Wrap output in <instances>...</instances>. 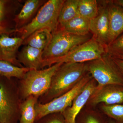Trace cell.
Returning <instances> with one entry per match:
<instances>
[{"mask_svg": "<svg viewBox=\"0 0 123 123\" xmlns=\"http://www.w3.org/2000/svg\"><path fill=\"white\" fill-rule=\"evenodd\" d=\"M35 123H65L63 115L57 116L55 114H51L44 117Z\"/></svg>", "mask_w": 123, "mask_h": 123, "instance_id": "25", "label": "cell"}, {"mask_svg": "<svg viewBox=\"0 0 123 123\" xmlns=\"http://www.w3.org/2000/svg\"><path fill=\"white\" fill-rule=\"evenodd\" d=\"M102 108L106 115L114 120L117 123H123V104H104Z\"/></svg>", "mask_w": 123, "mask_h": 123, "instance_id": "22", "label": "cell"}, {"mask_svg": "<svg viewBox=\"0 0 123 123\" xmlns=\"http://www.w3.org/2000/svg\"><path fill=\"white\" fill-rule=\"evenodd\" d=\"M94 80L92 79L86 84L81 92L75 97L71 106L63 113L65 123H76L78 115L96 89Z\"/></svg>", "mask_w": 123, "mask_h": 123, "instance_id": "10", "label": "cell"}, {"mask_svg": "<svg viewBox=\"0 0 123 123\" xmlns=\"http://www.w3.org/2000/svg\"><path fill=\"white\" fill-rule=\"evenodd\" d=\"M17 108L13 95L5 84L0 82V123H13Z\"/></svg>", "mask_w": 123, "mask_h": 123, "instance_id": "11", "label": "cell"}, {"mask_svg": "<svg viewBox=\"0 0 123 123\" xmlns=\"http://www.w3.org/2000/svg\"></svg>", "mask_w": 123, "mask_h": 123, "instance_id": "31", "label": "cell"}, {"mask_svg": "<svg viewBox=\"0 0 123 123\" xmlns=\"http://www.w3.org/2000/svg\"><path fill=\"white\" fill-rule=\"evenodd\" d=\"M43 51L29 46H25L20 51L18 60L25 68L31 70H40L43 68Z\"/></svg>", "mask_w": 123, "mask_h": 123, "instance_id": "14", "label": "cell"}, {"mask_svg": "<svg viewBox=\"0 0 123 123\" xmlns=\"http://www.w3.org/2000/svg\"><path fill=\"white\" fill-rule=\"evenodd\" d=\"M113 57L115 62L118 67L123 76V61L117 58Z\"/></svg>", "mask_w": 123, "mask_h": 123, "instance_id": "27", "label": "cell"}, {"mask_svg": "<svg viewBox=\"0 0 123 123\" xmlns=\"http://www.w3.org/2000/svg\"><path fill=\"white\" fill-rule=\"evenodd\" d=\"M52 33L47 29L36 31L23 40L22 44L43 51L51 39Z\"/></svg>", "mask_w": 123, "mask_h": 123, "instance_id": "16", "label": "cell"}, {"mask_svg": "<svg viewBox=\"0 0 123 123\" xmlns=\"http://www.w3.org/2000/svg\"><path fill=\"white\" fill-rule=\"evenodd\" d=\"M65 0H49L39 10L34 18L25 26L15 30L23 40L36 31L47 29L51 33L59 28L60 11Z\"/></svg>", "mask_w": 123, "mask_h": 123, "instance_id": "2", "label": "cell"}, {"mask_svg": "<svg viewBox=\"0 0 123 123\" xmlns=\"http://www.w3.org/2000/svg\"><path fill=\"white\" fill-rule=\"evenodd\" d=\"M89 100L94 105L102 103L108 105L120 104L123 103V86L108 85L98 88L97 86Z\"/></svg>", "mask_w": 123, "mask_h": 123, "instance_id": "9", "label": "cell"}, {"mask_svg": "<svg viewBox=\"0 0 123 123\" xmlns=\"http://www.w3.org/2000/svg\"></svg>", "mask_w": 123, "mask_h": 123, "instance_id": "32", "label": "cell"}, {"mask_svg": "<svg viewBox=\"0 0 123 123\" xmlns=\"http://www.w3.org/2000/svg\"><path fill=\"white\" fill-rule=\"evenodd\" d=\"M113 1L116 4L123 7V0H117Z\"/></svg>", "mask_w": 123, "mask_h": 123, "instance_id": "28", "label": "cell"}, {"mask_svg": "<svg viewBox=\"0 0 123 123\" xmlns=\"http://www.w3.org/2000/svg\"><path fill=\"white\" fill-rule=\"evenodd\" d=\"M52 35L50 42L43 51V60L61 57L76 46L91 38L89 34L76 35L68 33L60 28L52 33Z\"/></svg>", "mask_w": 123, "mask_h": 123, "instance_id": "7", "label": "cell"}, {"mask_svg": "<svg viewBox=\"0 0 123 123\" xmlns=\"http://www.w3.org/2000/svg\"><path fill=\"white\" fill-rule=\"evenodd\" d=\"M44 1L40 0H27L19 13L15 16L14 21L16 30L27 25L38 9L43 4Z\"/></svg>", "mask_w": 123, "mask_h": 123, "instance_id": "15", "label": "cell"}, {"mask_svg": "<svg viewBox=\"0 0 123 123\" xmlns=\"http://www.w3.org/2000/svg\"><path fill=\"white\" fill-rule=\"evenodd\" d=\"M63 63H57L48 68L40 70H30L21 79L20 91L25 99L31 95L39 97L48 92L52 77Z\"/></svg>", "mask_w": 123, "mask_h": 123, "instance_id": "3", "label": "cell"}, {"mask_svg": "<svg viewBox=\"0 0 123 123\" xmlns=\"http://www.w3.org/2000/svg\"><path fill=\"white\" fill-rule=\"evenodd\" d=\"M112 57H115V58H117L123 61V55H117L113 56Z\"/></svg>", "mask_w": 123, "mask_h": 123, "instance_id": "29", "label": "cell"}, {"mask_svg": "<svg viewBox=\"0 0 123 123\" xmlns=\"http://www.w3.org/2000/svg\"><path fill=\"white\" fill-rule=\"evenodd\" d=\"M78 12L79 16L91 20L98 14V5L96 0H78Z\"/></svg>", "mask_w": 123, "mask_h": 123, "instance_id": "20", "label": "cell"}, {"mask_svg": "<svg viewBox=\"0 0 123 123\" xmlns=\"http://www.w3.org/2000/svg\"><path fill=\"white\" fill-rule=\"evenodd\" d=\"M90 20L78 15L59 28L73 34L87 35L90 32Z\"/></svg>", "mask_w": 123, "mask_h": 123, "instance_id": "18", "label": "cell"}, {"mask_svg": "<svg viewBox=\"0 0 123 123\" xmlns=\"http://www.w3.org/2000/svg\"><path fill=\"white\" fill-rule=\"evenodd\" d=\"M31 69L18 67L8 62L0 60V75L8 79L15 77L21 79Z\"/></svg>", "mask_w": 123, "mask_h": 123, "instance_id": "21", "label": "cell"}, {"mask_svg": "<svg viewBox=\"0 0 123 123\" xmlns=\"http://www.w3.org/2000/svg\"><path fill=\"white\" fill-rule=\"evenodd\" d=\"M23 42L20 37H12L8 34L0 35V60L22 68L17 58V54Z\"/></svg>", "mask_w": 123, "mask_h": 123, "instance_id": "12", "label": "cell"}, {"mask_svg": "<svg viewBox=\"0 0 123 123\" xmlns=\"http://www.w3.org/2000/svg\"><path fill=\"white\" fill-rule=\"evenodd\" d=\"M109 1H103L98 6V14L94 18L90 20V31L92 37L106 47L109 44Z\"/></svg>", "mask_w": 123, "mask_h": 123, "instance_id": "8", "label": "cell"}, {"mask_svg": "<svg viewBox=\"0 0 123 123\" xmlns=\"http://www.w3.org/2000/svg\"><path fill=\"white\" fill-rule=\"evenodd\" d=\"M86 71L98 83L97 87L108 85L123 86V76L113 57L106 53L99 59L86 63Z\"/></svg>", "mask_w": 123, "mask_h": 123, "instance_id": "4", "label": "cell"}, {"mask_svg": "<svg viewBox=\"0 0 123 123\" xmlns=\"http://www.w3.org/2000/svg\"><path fill=\"white\" fill-rule=\"evenodd\" d=\"M108 9L110 24L109 45L123 32V7L116 4L113 1H109Z\"/></svg>", "mask_w": 123, "mask_h": 123, "instance_id": "13", "label": "cell"}, {"mask_svg": "<svg viewBox=\"0 0 123 123\" xmlns=\"http://www.w3.org/2000/svg\"><path fill=\"white\" fill-rule=\"evenodd\" d=\"M7 1L4 0H0V35L3 34H8L13 32L7 30L4 25V23L6 6Z\"/></svg>", "mask_w": 123, "mask_h": 123, "instance_id": "24", "label": "cell"}, {"mask_svg": "<svg viewBox=\"0 0 123 123\" xmlns=\"http://www.w3.org/2000/svg\"><path fill=\"white\" fill-rule=\"evenodd\" d=\"M81 123H103L97 117L92 115L88 116L81 122Z\"/></svg>", "mask_w": 123, "mask_h": 123, "instance_id": "26", "label": "cell"}, {"mask_svg": "<svg viewBox=\"0 0 123 123\" xmlns=\"http://www.w3.org/2000/svg\"><path fill=\"white\" fill-rule=\"evenodd\" d=\"M78 0H65L62 5L59 18V27H61L67 22L78 15Z\"/></svg>", "mask_w": 123, "mask_h": 123, "instance_id": "19", "label": "cell"}, {"mask_svg": "<svg viewBox=\"0 0 123 123\" xmlns=\"http://www.w3.org/2000/svg\"><path fill=\"white\" fill-rule=\"evenodd\" d=\"M92 78L89 74H86L68 92L47 103H37L35 107V122L49 115L62 114L67 108L71 106L75 97L81 92Z\"/></svg>", "mask_w": 123, "mask_h": 123, "instance_id": "6", "label": "cell"}, {"mask_svg": "<svg viewBox=\"0 0 123 123\" xmlns=\"http://www.w3.org/2000/svg\"><path fill=\"white\" fill-rule=\"evenodd\" d=\"M106 53L105 47L91 37L86 42L76 46L64 55L43 60V68L59 63H86L101 58Z\"/></svg>", "mask_w": 123, "mask_h": 123, "instance_id": "5", "label": "cell"}, {"mask_svg": "<svg viewBox=\"0 0 123 123\" xmlns=\"http://www.w3.org/2000/svg\"><path fill=\"white\" fill-rule=\"evenodd\" d=\"M106 51L111 56L123 55V34L107 46Z\"/></svg>", "mask_w": 123, "mask_h": 123, "instance_id": "23", "label": "cell"}, {"mask_svg": "<svg viewBox=\"0 0 123 123\" xmlns=\"http://www.w3.org/2000/svg\"><path fill=\"white\" fill-rule=\"evenodd\" d=\"M85 63H64L54 75L50 86L43 95L46 103L72 89L86 75Z\"/></svg>", "mask_w": 123, "mask_h": 123, "instance_id": "1", "label": "cell"}, {"mask_svg": "<svg viewBox=\"0 0 123 123\" xmlns=\"http://www.w3.org/2000/svg\"><path fill=\"white\" fill-rule=\"evenodd\" d=\"M117 123L115 121H113V120H110V121H108V123Z\"/></svg>", "mask_w": 123, "mask_h": 123, "instance_id": "30", "label": "cell"}, {"mask_svg": "<svg viewBox=\"0 0 123 123\" xmlns=\"http://www.w3.org/2000/svg\"><path fill=\"white\" fill-rule=\"evenodd\" d=\"M38 97L31 95L24 99L19 106L20 117L19 123H34L35 107Z\"/></svg>", "mask_w": 123, "mask_h": 123, "instance_id": "17", "label": "cell"}]
</instances>
